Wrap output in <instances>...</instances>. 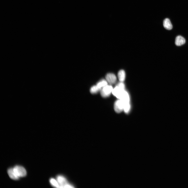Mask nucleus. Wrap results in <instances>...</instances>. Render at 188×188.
<instances>
[{
    "label": "nucleus",
    "mask_w": 188,
    "mask_h": 188,
    "mask_svg": "<svg viewBox=\"0 0 188 188\" xmlns=\"http://www.w3.org/2000/svg\"><path fill=\"white\" fill-rule=\"evenodd\" d=\"M119 99L121 100L124 103L130 102V96L128 92L125 90Z\"/></svg>",
    "instance_id": "1a4fd4ad"
},
{
    "label": "nucleus",
    "mask_w": 188,
    "mask_h": 188,
    "mask_svg": "<svg viewBox=\"0 0 188 188\" xmlns=\"http://www.w3.org/2000/svg\"><path fill=\"white\" fill-rule=\"evenodd\" d=\"M125 90V89L117 85L113 89L112 93L114 95L119 99Z\"/></svg>",
    "instance_id": "20e7f679"
},
{
    "label": "nucleus",
    "mask_w": 188,
    "mask_h": 188,
    "mask_svg": "<svg viewBox=\"0 0 188 188\" xmlns=\"http://www.w3.org/2000/svg\"><path fill=\"white\" fill-rule=\"evenodd\" d=\"M13 169L16 174L19 178L24 177L26 175V170L22 166L16 165L13 168Z\"/></svg>",
    "instance_id": "f257e3e1"
},
{
    "label": "nucleus",
    "mask_w": 188,
    "mask_h": 188,
    "mask_svg": "<svg viewBox=\"0 0 188 188\" xmlns=\"http://www.w3.org/2000/svg\"><path fill=\"white\" fill-rule=\"evenodd\" d=\"M123 110L126 113H128L130 111L131 105L130 102L124 103Z\"/></svg>",
    "instance_id": "4468645a"
},
{
    "label": "nucleus",
    "mask_w": 188,
    "mask_h": 188,
    "mask_svg": "<svg viewBox=\"0 0 188 188\" xmlns=\"http://www.w3.org/2000/svg\"><path fill=\"white\" fill-rule=\"evenodd\" d=\"M124 102L121 99L116 101L114 104L115 111L117 113H120L124 110Z\"/></svg>",
    "instance_id": "7ed1b4c3"
},
{
    "label": "nucleus",
    "mask_w": 188,
    "mask_h": 188,
    "mask_svg": "<svg viewBox=\"0 0 188 188\" xmlns=\"http://www.w3.org/2000/svg\"><path fill=\"white\" fill-rule=\"evenodd\" d=\"M163 26L164 28L167 30H170L173 27L172 25L170 20L168 18H166L163 21Z\"/></svg>",
    "instance_id": "9d476101"
},
{
    "label": "nucleus",
    "mask_w": 188,
    "mask_h": 188,
    "mask_svg": "<svg viewBox=\"0 0 188 188\" xmlns=\"http://www.w3.org/2000/svg\"><path fill=\"white\" fill-rule=\"evenodd\" d=\"M8 174L10 178L14 180H18L19 177L14 172L13 168H10L7 171Z\"/></svg>",
    "instance_id": "0eeeda50"
},
{
    "label": "nucleus",
    "mask_w": 188,
    "mask_h": 188,
    "mask_svg": "<svg viewBox=\"0 0 188 188\" xmlns=\"http://www.w3.org/2000/svg\"><path fill=\"white\" fill-rule=\"evenodd\" d=\"M112 87L110 85H107L102 88L101 90V94L103 97H107L110 96L113 90Z\"/></svg>",
    "instance_id": "f03ea898"
},
{
    "label": "nucleus",
    "mask_w": 188,
    "mask_h": 188,
    "mask_svg": "<svg viewBox=\"0 0 188 188\" xmlns=\"http://www.w3.org/2000/svg\"><path fill=\"white\" fill-rule=\"evenodd\" d=\"M49 181L50 184L54 187L59 188V185L56 179L51 178L50 179Z\"/></svg>",
    "instance_id": "ddd939ff"
},
{
    "label": "nucleus",
    "mask_w": 188,
    "mask_h": 188,
    "mask_svg": "<svg viewBox=\"0 0 188 188\" xmlns=\"http://www.w3.org/2000/svg\"><path fill=\"white\" fill-rule=\"evenodd\" d=\"M56 179L59 184V188H64L65 186L68 183L66 178L62 175H58Z\"/></svg>",
    "instance_id": "39448f33"
},
{
    "label": "nucleus",
    "mask_w": 188,
    "mask_h": 188,
    "mask_svg": "<svg viewBox=\"0 0 188 188\" xmlns=\"http://www.w3.org/2000/svg\"><path fill=\"white\" fill-rule=\"evenodd\" d=\"M118 77L120 82H123L125 79L126 74L125 71L123 70H119L118 73Z\"/></svg>",
    "instance_id": "9b49d317"
},
{
    "label": "nucleus",
    "mask_w": 188,
    "mask_h": 188,
    "mask_svg": "<svg viewBox=\"0 0 188 188\" xmlns=\"http://www.w3.org/2000/svg\"><path fill=\"white\" fill-rule=\"evenodd\" d=\"M107 85L108 82L106 80H102L99 82L96 85L98 87L102 89V88Z\"/></svg>",
    "instance_id": "f8f14e48"
},
{
    "label": "nucleus",
    "mask_w": 188,
    "mask_h": 188,
    "mask_svg": "<svg viewBox=\"0 0 188 188\" xmlns=\"http://www.w3.org/2000/svg\"><path fill=\"white\" fill-rule=\"evenodd\" d=\"M101 89L98 87L96 85L93 86L90 89V92L92 94H95L97 93Z\"/></svg>",
    "instance_id": "2eb2a0df"
},
{
    "label": "nucleus",
    "mask_w": 188,
    "mask_h": 188,
    "mask_svg": "<svg viewBox=\"0 0 188 188\" xmlns=\"http://www.w3.org/2000/svg\"><path fill=\"white\" fill-rule=\"evenodd\" d=\"M185 42V40L183 37L178 36L175 38V44L177 46H180L184 44Z\"/></svg>",
    "instance_id": "6e6552de"
},
{
    "label": "nucleus",
    "mask_w": 188,
    "mask_h": 188,
    "mask_svg": "<svg viewBox=\"0 0 188 188\" xmlns=\"http://www.w3.org/2000/svg\"><path fill=\"white\" fill-rule=\"evenodd\" d=\"M106 79L107 82L110 84H114L116 81V77L115 75L112 73H108L105 77Z\"/></svg>",
    "instance_id": "423d86ee"
}]
</instances>
